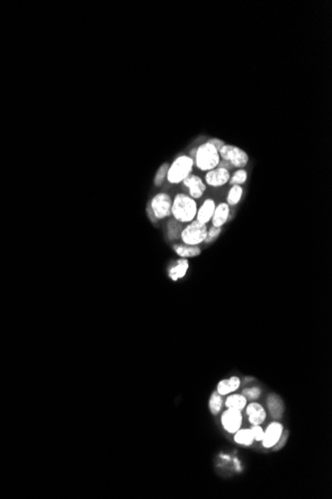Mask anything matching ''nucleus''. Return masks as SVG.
<instances>
[{
	"label": "nucleus",
	"mask_w": 332,
	"mask_h": 499,
	"mask_svg": "<svg viewBox=\"0 0 332 499\" xmlns=\"http://www.w3.org/2000/svg\"><path fill=\"white\" fill-rule=\"evenodd\" d=\"M197 210L196 201L190 195L179 193L172 202L171 212L179 223H190L196 216Z\"/></svg>",
	"instance_id": "nucleus-1"
},
{
	"label": "nucleus",
	"mask_w": 332,
	"mask_h": 499,
	"mask_svg": "<svg viewBox=\"0 0 332 499\" xmlns=\"http://www.w3.org/2000/svg\"><path fill=\"white\" fill-rule=\"evenodd\" d=\"M220 161L219 152L208 142L201 145L195 153V163L201 171H211L216 169Z\"/></svg>",
	"instance_id": "nucleus-2"
},
{
	"label": "nucleus",
	"mask_w": 332,
	"mask_h": 499,
	"mask_svg": "<svg viewBox=\"0 0 332 499\" xmlns=\"http://www.w3.org/2000/svg\"><path fill=\"white\" fill-rule=\"evenodd\" d=\"M193 160L188 156L177 158L167 172V179L171 183H179L191 175L193 169Z\"/></svg>",
	"instance_id": "nucleus-3"
},
{
	"label": "nucleus",
	"mask_w": 332,
	"mask_h": 499,
	"mask_svg": "<svg viewBox=\"0 0 332 499\" xmlns=\"http://www.w3.org/2000/svg\"><path fill=\"white\" fill-rule=\"evenodd\" d=\"M207 232L206 225L199 223L198 220H194L182 230L181 238L186 245H198L204 242Z\"/></svg>",
	"instance_id": "nucleus-4"
},
{
	"label": "nucleus",
	"mask_w": 332,
	"mask_h": 499,
	"mask_svg": "<svg viewBox=\"0 0 332 499\" xmlns=\"http://www.w3.org/2000/svg\"><path fill=\"white\" fill-rule=\"evenodd\" d=\"M220 158L230 162L233 168L243 169L249 162V156L247 153L236 145H224L219 151Z\"/></svg>",
	"instance_id": "nucleus-5"
},
{
	"label": "nucleus",
	"mask_w": 332,
	"mask_h": 499,
	"mask_svg": "<svg viewBox=\"0 0 332 499\" xmlns=\"http://www.w3.org/2000/svg\"><path fill=\"white\" fill-rule=\"evenodd\" d=\"M172 201L168 194L158 193L151 200V210L155 218L162 219L171 213Z\"/></svg>",
	"instance_id": "nucleus-6"
},
{
	"label": "nucleus",
	"mask_w": 332,
	"mask_h": 499,
	"mask_svg": "<svg viewBox=\"0 0 332 499\" xmlns=\"http://www.w3.org/2000/svg\"><path fill=\"white\" fill-rule=\"evenodd\" d=\"M222 423L224 429L228 433L235 434L240 430L242 424L241 411H238L235 409L227 410L222 416Z\"/></svg>",
	"instance_id": "nucleus-7"
},
{
	"label": "nucleus",
	"mask_w": 332,
	"mask_h": 499,
	"mask_svg": "<svg viewBox=\"0 0 332 499\" xmlns=\"http://www.w3.org/2000/svg\"><path fill=\"white\" fill-rule=\"evenodd\" d=\"M230 173L223 168H216L207 173L205 179L207 184L214 188L222 187L230 180Z\"/></svg>",
	"instance_id": "nucleus-8"
},
{
	"label": "nucleus",
	"mask_w": 332,
	"mask_h": 499,
	"mask_svg": "<svg viewBox=\"0 0 332 499\" xmlns=\"http://www.w3.org/2000/svg\"><path fill=\"white\" fill-rule=\"evenodd\" d=\"M183 183L184 186L189 190V193L192 198H200L206 191L205 183L202 181V179L199 177L195 175L188 176L183 180Z\"/></svg>",
	"instance_id": "nucleus-9"
},
{
	"label": "nucleus",
	"mask_w": 332,
	"mask_h": 499,
	"mask_svg": "<svg viewBox=\"0 0 332 499\" xmlns=\"http://www.w3.org/2000/svg\"><path fill=\"white\" fill-rule=\"evenodd\" d=\"M283 434V426L279 422H272L264 433L263 445L265 448H272Z\"/></svg>",
	"instance_id": "nucleus-10"
},
{
	"label": "nucleus",
	"mask_w": 332,
	"mask_h": 499,
	"mask_svg": "<svg viewBox=\"0 0 332 499\" xmlns=\"http://www.w3.org/2000/svg\"><path fill=\"white\" fill-rule=\"evenodd\" d=\"M247 414L249 416V420L253 426H260L266 419V412L263 406L257 402L250 403L247 408Z\"/></svg>",
	"instance_id": "nucleus-11"
},
{
	"label": "nucleus",
	"mask_w": 332,
	"mask_h": 499,
	"mask_svg": "<svg viewBox=\"0 0 332 499\" xmlns=\"http://www.w3.org/2000/svg\"><path fill=\"white\" fill-rule=\"evenodd\" d=\"M215 208H216L215 202L211 198H208L204 202H203V205L201 206L199 210H197V214H196L197 220L199 221V223L207 225L212 219Z\"/></svg>",
	"instance_id": "nucleus-12"
},
{
	"label": "nucleus",
	"mask_w": 332,
	"mask_h": 499,
	"mask_svg": "<svg viewBox=\"0 0 332 499\" xmlns=\"http://www.w3.org/2000/svg\"><path fill=\"white\" fill-rule=\"evenodd\" d=\"M230 213V209L228 203L222 202L220 203L218 207L215 208L213 216H212V224L213 226L216 227H222L228 220Z\"/></svg>",
	"instance_id": "nucleus-13"
},
{
	"label": "nucleus",
	"mask_w": 332,
	"mask_h": 499,
	"mask_svg": "<svg viewBox=\"0 0 332 499\" xmlns=\"http://www.w3.org/2000/svg\"><path fill=\"white\" fill-rule=\"evenodd\" d=\"M268 406L270 414L273 419H281L284 413V404L281 398L276 395H271L268 399Z\"/></svg>",
	"instance_id": "nucleus-14"
},
{
	"label": "nucleus",
	"mask_w": 332,
	"mask_h": 499,
	"mask_svg": "<svg viewBox=\"0 0 332 499\" xmlns=\"http://www.w3.org/2000/svg\"><path fill=\"white\" fill-rule=\"evenodd\" d=\"M240 384H241V382H240V379L237 377H232L229 380H223L219 383L217 392L221 396L227 395L229 393L235 392L240 386Z\"/></svg>",
	"instance_id": "nucleus-15"
},
{
	"label": "nucleus",
	"mask_w": 332,
	"mask_h": 499,
	"mask_svg": "<svg viewBox=\"0 0 332 499\" xmlns=\"http://www.w3.org/2000/svg\"><path fill=\"white\" fill-rule=\"evenodd\" d=\"M189 267V263L186 259H180L177 261V265L173 266L169 271L170 278L174 281L185 276Z\"/></svg>",
	"instance_id": "nucleus-16"
},
{
	"label": "nucleus",
	"mask_w": 332,
	"mask_h": 499,
	"mask_svg": "<svg viewBox=\"0 0 332 499\" xmlns=\"http://www.w3.org/2000/svg\"><path fill=\"white\" fill-rule=\"evenodd\" d=\"M174 250L183 258L195 257L201 253V249L197 245H176L174 246Z\"/></svg>",
	"instance_id": "nucleus-17"
},
{
	"label": "nucleus",
	"mask_w": 332,
	"mask_h": 499,
	"mask_svg": "<svg viewBox=\"0 0 332 499\" xmlns=\"http://www.w3.org/2000/svg\"><path fill=\"white\" fill-rule=\"evenodd\" d=\"M247 404V399L243 395H232L226 401V405L229 409L242 411Z\"/></svg>",
	"instance_id": "nucleus-18"
},
{
	"label": "nucleus",
	"mask_w": 332,
	"mask_h": 499,
	"mask_svg": "<svg viewBox=\"0 0 332 499\" xmlns=\"http://www.w3.org/2000/svg\"><path fill=\"white\" fill-rule=\"evenodd\" d=\"M235 441L240 445L244 446H250L254 441V435L251 430H241L235 433Z\"/></svg>",
	"instance_id": "nucleus-19"
},
{
	"label": "nucleus",
	"mask_w": 332,
	"mask_h": 499,
	"mask_svg": "<svg viewBox=\"0 0 332 499\" xmlns=\"http://www.w3.org/2000/svg\"><path fill=\"white\" fill-rule=\"evenodd\" d=\"M243 195V189L240 186H233L231 190L229 191L228 196H227V202L228 206H236L239 201L241 200Z\"/></svg>",
	"instance_id": "nucleus-20"
},
{
	"label": "nucleus",
	"mask_w": 332,
	"mask_h": 499,
	"mask_svg": "<svg viewBox=\"0 0 332 499\" xmlns=\"http://www.w3.org/2000/svg\"><path fill=\"white\" fill-rule=\"evenodd\" d=\"M221 406H222V398L218 392H215L212 394L210 402H209V408L213 415H217L220 410Z\"/></svg>",
	"instance_id": "nucleus-21"
},
{
	"label": "nucleus",
	"mask_w": 332,
	"mask_h": 499,
	"mask_svg": "<svg viewBox=\"0 0 332 499\" xmlns=\"http://www.w3.org/2000/svg\"><path fill=\"white\" fill-rule=\"evenodd\" d=\"M247 177H248V174L245 170L243 169H239L232 177H230V184H232V186H241V184L245 183V181L247 180Z\"/></svg>",
	"instance_id": "nucleus-22"
},
{
	"label": "nucleus",
	"mask_w": 332,
	"mask_h": 499,
	"mask_svg": "<svg viewBox=\"0 0 332 499\" xmlns=\"http://www.w3.org/2000/svg\"><path fill=\"white\" fill-rule=\"evenodd\" d=\"M168 169H169V165L167 163H163L160 166V168L158 169V171H157V173L155 175V177H154V183H155L156 187L161 186L163 180L166 177V176H167Z\"/></svg>",
	"instance_id": "nucleus-23"
},
{
	"label": "nucleus",
	"mask_w": 332,
	"mask_h": 499,
	"mask_svg": "<svg viewBox=\"0 0 332 499\" xmlns=\"http://www.w3.org/2000/svg\"><path fill=\"white\" fill-rule=\"evenodd\" d=\"M220 233H221V227L212 226V227L208 230V232H207V236H206V238H205L204 241H205V242H207V243L214 241V240H215L216 238H218V236L220 235Z\"/></svg>",
	"instance_id": "nucleus-24"
},
{
	"label": "nucleus",
	"mask_w": 332,
	"mask_h": 499,
	"mask_svg": "<svg viewBox=\"0 0 332 499\" xmlns=\"http://www.w3.org/2000/svg\"><path fill=\"white\" fill-rule=\"evenodd\" d=\"M261 391L257 387H252V389H247L243 391V396L245 398H248L250 400H256L260 397Z\"/></svg>",
	"instance_id": "nucleus-25"
},
{
	"label": "nucleus",
	"mask_w": 332,
	"mask_h": 499,
	"mask_svg": "<svg viewBox=\"0 0 332 499\" xmlns=\"http://www.w3.org/2000/svg\"><path fill=\"white\" fill-rule=\"evenodd\" d=\"M180 229V226L177 223H175V221H171V223H169V225H168V236L170 239H174V238H177L178 236V231Z\"/></svg>",
	"instance_id": "nucleus-26"
},
{
	"label": "nucleus",
	"mask_w": 332,
	"mask_h": 499,
	"mask_svg": "<svg viewBox=\"0 0 332 499\" xmlns=\"http://www.w3.org/2000/svg\"><path fill=\"white\" fill-rule=\"evenodd\" d=\"M251 431L253 433V435H254L255 439H257V440H263L264 432H263V429L261 427H259V426H253Z\"/></svg>",
	"instance_id": "nucleus-27"
},
{
	"label": "nucleus",
	"mask_w": 332,
	"mask_h": 499,
	"mask_svg": "<svg viewBox=\"0 0 332 499\" xmlns=\"http://www.w3.org/2000/svg\"><path fill=\"white\" fill-rule=\"evenodd\" d=\"M287 436H288V432H286L285 434H282V435H281L280 439L278 440V442H276L275 445L273 446L274 447V451H279V450H281L285 446V443H286V441L287 439Z\"/></svg>",
	"instance_id": "nucleus-28"
},
{
	"label": "nucleus",
	"mask_w": 332,
	"mask_h": 499,
	"mask_svg": "<svg viewBox=\"0 0 332 499\" xmlns=\"http://www.w3.org/2000/svg\"><path fill=\"white\" fill-rule=\"evenodd\" d=\"M208 143H209V144H211L212 145H214V146L216 147V149H217V151H218V152H219L221 149H222V146H223L224 145H226L223 141H221V140H219V139H211L210 141H208Z\"/></svg>",
	"instance_id": "nucleus-29"
},
{
	"label": "nucleus",
	"mask_w": 332,
	"mask_h": 499,
	"mask_svg": "<svg viewBox=\"0 0 332 499\" xmlns=\"http://www.w3.org/2000/svg\"><path fill=\"white\" fill-rule=\"evenodd\" d=\"M218 168H223V169H226V170H228V171H229L230 169H232V168H233V166H232V164H231L230 162H228V161H226L222 160V161H219Z\"/></svg>",
	"instance_id": "nucleus-30"
}]
</instances>
